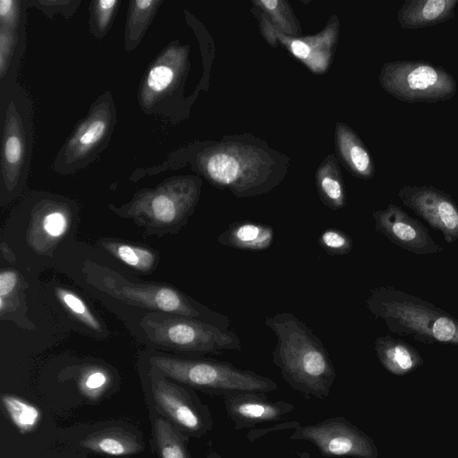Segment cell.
<instances>
[{
    "instance_id": "7c38bea8",
    "label": "cell",
    "mask_w": 458,
    "mask_h": 458,
    "mask_svg": "<svg viewBox=\"0 0 458 458\" xmlns=\"http://www.w3.org/2000/svg\"><path fill=\"white\" fill-rule=\"evenodd\" d=\"M267 393L242 391L222 396L225 412L236 430L282 420L295 410L283 400H270Z\"/></svg>"
},
{
    "instance_id": "ac0fdd59",
    "label": "cell",
    "mask_w": 458,
    "mask_h": 458,
    "mask_svg": "<svg viewBox=\"0 0 458 458\" xmlns=\"http://www.w3.org/2000/svg\"><path fill=\"white\" fill-rule=\"evenodd\" d=\"M108 123L106 114L100 112L90 115L69 141L66 148L69 157L73 159L82 157L93 150L105 137Z\"/></svg>"
},
{
    "instance_id": "9c48e42d",
    "label": "cell",
    "mask_w": 458,
    "mask_h": 458,
    "mask_svg": "<svg viewBox=\"0 0 458 458\" xmlns=\"http://www.w3.org/2000/svg\"><path fill=\"white\" fill-rule=\"evenodd\" d=\"M151 390L157 407L178 428L196 437L212 429L211 412L195 394L160 377L152 379Z\"/></svg>"
},
{
    "instance_id": "603a6c76",
    "label": "cell",
    "mask_w": 458,
    "mask_h": 458,
    "mask_svg": "<svg viewBox=\"0 0 458 458\" xmlns=\"http://www.w3.org/2000/svg\"><path fill=\"white\" fill-rule=\"evenodd\" d=\"M318 191L325 205L332 209L345 205V191L340 176L334 170L323 169L317 176Z\"/></svg>"
},
{
    "instance_id": "9a60e30c",
    "label": "cell",
    "mask_w": 458,
    "mask_h": 458,
    "mask_svg": "<svg viewBox=\"0 0 458 458\" xmlns=\"http://www.w3.org/2000/svg\"><path fill=\"white\" fill-rule=\"evenodd\" d=\"M274 229L267 225L256 222H236L217 237L221 245L243 250H264L274 242Z\"/></svg>"
},
{
    "instance_id": "7402d4cb",
    "label": "cell",
    "mask_w": 458,
    "mask_h": 458,
    "mask_svg": "<svg viewBox=\"0 0 458 458\" xmlns=\"http://www.w3.org/2000/svg\"><path fill=\"white\" fill-rule=\"evenodd\" d=\"M1 402L8 417L20 432L28 433L37 428L41 414L35 405L12 394H3Z\"/></svg>"
},
{
    "instance_id": "f1b7e54d",
    "label": "cell",
    "mask_w": 458,
    "mask_h": 458,
    "mask_svg": "<svg viewBox=\"0 0 458 458\" xmlns=\"http://www.w3.org/2000/svg\"><path fill=\"white\" fill-rule=\"evenodd\" d=\"M174 76V70L172 66L165 63L157 64L149 70L146 86L154 94L162 93L172 85Z\"/></svg>"
},
{
    "instance_id": "1f68e13d",
    "label": "cell",
    "mask_w": 458,
    "mask_h": 458,
    "mask_svg": "<svg viewBox=\"0 0 458 458\" xmlns=\"http://www.w3.org/2000/svg\"><path fill=\"white\" fill-rule=\"evenodd\" d=\"M18 2L12 0L0 1L1 24L16 26L18 17Z\"/></svg>"
},
{
    "instance_id": "e575fe53",
    "label": "cell",
    "mask_w": 458,
    "mask_h": 458,
    "mask_svg": "<svg viewBox=\"0 0 458 458\" xmlns=\"http://www.w3.org/2000/svg\"><path fill=\"white\" fill-rule=\"evenodd\" d=\"M296 458H311V456L308 452H301L298 454Z\"/></svg>"
},
{
    "instance_id": "ffe728a7",
    "label": "cell",
    "mask_w": 458,
    "mask_h": 458,
    "mask_svg": "<svg viewBox=\"0 0 458 458\" xmlns=\"http://www.w3.org/2000/svg\"><path fill=\"white\" fill-rule=\"evenodd\" d=\"M154 433L160 458H191L185 436L169 421L157 418Z\"/></svg>"
},
{
    "instance_id": "277c9868",
    "label": "cell",
    "mask_w": 458,
    "mask_h": 458,
    "mask_svg": "<svg viewBox=\"0 0 458 458\" xmlns=\"http://www.w3.org/2000/svg\"><path fill=\"white\" fill-rule=\"evenodd\" d=\"M149 362L180 383L222 396L242 391L269 393L277 389V384L271 378L228 362L166 356H153Z\"/></svg>"
},
{
    "instance_id": "44dd1931",
    "label": "cell",
    "mask_w": 458,
    "mask_h": 458,
    "mask_svg": "<svg viewBox=\"0 0 458 458\" xmlns=\"http://www.w3.org/2000/svg\"><path fill=\"white\" fill-rule=\"evenodd\" d=\"M101 245L121 262L141 272L151 271L157 263V255L145 247L115 241L101 242Z\"/></svg>"
},
{
    "instance_id": "30bf717a",
    "label": "cell",
    "mask_w": 458,
    "mask_h": 458,
    "mask_svg": "<svg viewBox=\"0 0 458 458\" xmlns=\"http://www.w3.org/2000/svg\"><path fill=\"white\" fill-rule=\"evenodd\" d=\"M397 196L433 229L439 231L447 243L458 240V205L445 191L431 185H405Z\"/></svg>"
},
{
    "instance_id": "8fae6325",
    "label": "cell",
    "mask_w": 458,
    "mask_h": 458,
    "mask_svg": "<svg viewBox=\"0 0 458 458\" xmlns=\"http://www.w3.org/2000/svg\"><path fill=\"white\" fill-rule=\"evenodd\" d=\"M376 230L398 247L417 255L435 254L444 249L437 244L428 230L399 206L389 203L372 214Z\"/></svg>"
},
{
    "instance_id": "2e32d148",
    "label": "cell",
    "mask_w": 458,
    "mask_h": 458,
    "mask_svg": "<svg viewBox=\"0 0 458 458\" xmlns=\"http://www.w3.org/2000/svg\"><path fill=\"white\" fill-rule=\"evenodd\" d=\"M81 445L95 453L116 457L135 454L144 447L135 435L118 428L89 434L81 441Z\"/></svg>"
},
{
    "instance_id": "ba28073f",
    "label": "cell",
    "mask_w": 458,
    "mask_h": 458,
    "mask_svg": "<svg viewBox=\"0 0 458 458\" xmlns=\"http://www.w3.org/2000/svg\"><path fill=\"white\" fill-rule=\"evenodd\" d=\"M289 438L313 444L325 457L378 458L373 438L343 416L316 424H299Z\"/></svg>"
},
{
    "instance_id": "6da1fadb",
    "label": "cell",
    "mask_w": 458,
    "mask_h": 458,
    "mask_svg": "<svg viewBox=\"0 0 458 458\" xmlns=\"http://www.w3.org/2000/svg\"><path fill=\"white\" fill-rule=\"evenodd\" d=\"M265 324L276 336L272 360L284 380L303 394L327 397L336 372L320 339L291 312L267 317Z\"/></svg>"
},
{
    "instance_id": "4dcf8cb0",
    "label": "cell",
    "mask_w": 458,
    "mask_h": 458,
    "mask_svg": "<svg viewBox=\"0 0 458 458\" xmlns=\"http://www.w3.org/2000/svg\"><path fill=\"white\" fill-rule=\"evenodd\" d=\"M13 26L1 24L0 30V72L3 76L7 69L14 43Z\"/></svg>"
},
{
    "instance_id": "4fadbf2b",
    "label": "cell",
    "mask_w": 458,
    "mask_h": 458,
    "mask_svg": "<svg viewBox=\"0 0 458 458\" xmlns=\"http://www.w3.org/2000/svg\"><path fill=\"white\" fill-rule=\"evenodd\" d=\"M458 0H406L397 12V21L403 30L432 27L455 17Z\"/></svg>"
},
{
    "instance_id": "52a82bcc",
    "label": "cell",
    "mask_w": 458,
    "mask_h": 458,
    "mask_svg": "<svg viewBox=\"0 0 458 458\" xmlns=\"http://www.w3.org/2000/svg\"><path fill=\"white\" fill-rule=\"evenodd\" d=\"M199 193V184L195 181L173 182L140 194L125 212L148 228H180L191 214Z\"/></svg>"
},
{
    "instance_id": "83f0119b",
    "label": "cell",
    "mask_w": 458,
    "mask_h": 458,
    "mask_svg": "<svg viewBox=\"0 0 458 458\" xmlns=\"http://www.w3.org/2000/svg\"><path fill=\"white\" fill-rule=\"evenodd\" d=\"M318 244L328 255H344L349 253L353 246L352 238L344 232L328 228L321 233Z\"/></svg>"
},
{
    "instance_id": "e0dca14e",
    "label": "cell",
    "mask_w": 458,
    "mask_h": 458,
    "mask_svg": "<svg viewBox=\"0 0 458 458\" xmlns=\"http://www.w3.org/2000/svg\"><path fill=\"white\" fill-rule=\"evenodd\" d=\"M68 225V216L61 208H51L39 212L31 222L30 244L36 250L43 251V247L52 246L65 233Z\"/></svg>"
},
{
    "instance_id": "5bb4252c",
    "label": "cell",
    "mask_w": 458,
    "mask_h": 458,
    "mask_svg": "<svg viewBox=\"0 0 458 458\" xmlns=\"http://www.w3.org/2000/svg\"><path fill=\"white\" fill-rule=\"evenodd\" d=\"M375 352L384 369L395 376L407 375L424 363L416 348L390 335L375 340Z\"/></svg>"
},
{
    "instance_id": "d6986e66",
    "label": "cell",
    "mask_w": 458,
    "mask_h": 458,
    "mask_svg": "<svg viewBox=\"0 0 458 458\" xmlns=\"http://www.w3.org/2000/svg\"><path fill=\"white\" fill-rule=\"evenodd\" d=\"M340 151L351 171L358 177L369 180L374 176L373 159L363 142L351 130L344 128L338 136Z\"/></svg>"
},
{
    "instance_id": "5b68a950",
    "label": "cell",
    "mask_w": 458,
    "mask_h": 458,
    "mask_svg": "<svg viewBox=\"0 0 458 458\" xmlns=\"http://www.w3.org/2000/svg\"><path fill=\"white\" fill-rule=\"evenodd\" d=\"M140 326L151 342L174 350L216 353L242 349L235 332L197 318L151 313Z\"/></svg>"
},
{
    "instance_id": "cb8c5ba5",
    "label": "cell",
    "mask_w": 458,
    "mask_h": 458,
    "mask_svg": "<svg viewBox=\"0 0 458 458\" xmlns=\"http://www.w3.org/2000/svg\"><path fill=\"white\" fill-rule=\"evenodd\" d=\"M55 291L60 302L74 318L94 331L101 330L100 323L80 296L65 288L56 287Z\"/></svg>"
},
{
    "instance_id": "8992f818",
    "label": "cell",
    "mask_w": 458,
    "mask_h": 458,
    "mask_svg": "<svg viewBox=\"0 0 458 458\" xmlns=\"http://www.w3.org/2000/svg\"><path fill=\"white\" fill-rule=\"evenodd\" d=\"M378 81L386 93L405 103L447 101L458 89L456 80L445 68L423 60L386 62Z\"/></svg>"
},
{
    "instance_id": "4316f807",
    "label": "cell",
    "mask_w": 458,
    "mask_h": 458,
    "mask_svg": "<svg viewBox=\"0 0 458 458\" xmlns=\"http://www.w3.org/2000/svg\"><path fill=\"white\" fill-rule=\"evenodd\" d=\"M110 377L106 370L92 368L84 371L79 380L81 393L90 400L98 399L106 390Z\"/></svg>"
},
{
    "instance_id": "836d02e7",
    "label": "cell",
    "mask_w": 458,
    "mask_h": 458,
    "mask_svg": "<svg viewBox=\"0 0 458 458\" xmlns=\"http://www.w3.org/2000/svg\"><path fill=\"white\" fill-rule=\"evenodd\" d=\"M208 458H224V457L216 452H210L208 455Z\"/></svg>"
},
{
    "instance_id": "484cf974",
    "label": "cell",
    "mask_w": 458,
    "mask_h": 458,
    "mask_svg": "<svg viewBox=\"0 0 458 458\" xmlns=\"http://www.w3.org/2000/svg\"><path fill=\"white\" fill-rule=\"evenodd\" d=\"M160 2L153 0L132 1L128 16L129 37L138 40L149 22L154 12Z\"/></svg>"
},
{
    "instance_id": "d4e9b609",
    "label": "cell",
    "mask_w": 458,
    "mask_h": 458,
    "mask_svg": "<svg viewBox=\"0 0 458 458\" xmlns=\"http://www.w3.org/2000/svg\"><path fill=\"white\" fill-rule=\"evenodd\" d=\"M24 145L17 130H6L3 145V158L5 178L13 180L22 162Z\"/></svg>"
},
{
    "instance_id": "d6a6232c",
    "label": "cell",
    "mask_w": 458,
    "mask_h": 458,
    "mask_svg": "<svg viewBox=\"0 0 458 458\" xmlns=\"http://www.w3.org/2000/svg\"><path fill=\"white\" fill-rule=\"evenodd\" d=\"M18 276L15 271L5 269L0 273V300H4L15 289Z\"/></svg>"
},
{
    "instance_id": "f546056e",
    "label": "cell",
    "mask_w": 458,
    "mask_h": 458,
    "mask_svg": "<svg viewBox=\"0 0 458 458\" xmlns=\"http://www.w3.org/2000/svg\"><path fill=\"white\" fill-rule=\"evenodd\" d=\"M117 4L116 0H99L93 3L94 21L98 30H106Z\"/></svg>"
},
{
    "instance_id": "3957f363",
    "label": "cell",
    "mask_w": 458,
    "mask_h": 458,
    "mask_svg": "<svg viewBox=\"0 0 458 458\" xmlns=\"http://www.w3.org/2000/svg\"><path fill=\"white\" fill-rule=\"evenodd\" d=\"M83 272L89 284L125 303L200 319L226 329L230 325L228 317L192 302L172 287L131 282L116 271L89 260L84 263Z\"/></svg>"
},
{
    "instance_id": "7a4b0ae2",
    "label": "cell",
    "mask_w": 458,
    "mask_h": 458,
    "mask_svg": "<svg viewBox=\"0 0 458 458\" xmlns=\"http://www.w3.org/2000/svg\"><path fill=\"white\" fill-rule=\"evenodd\" d=\"M366 306L391 333L426 344L458 346V318L417 296L380 286L370 290Z\"/></svg>"
}]
</instances>
